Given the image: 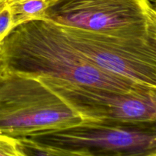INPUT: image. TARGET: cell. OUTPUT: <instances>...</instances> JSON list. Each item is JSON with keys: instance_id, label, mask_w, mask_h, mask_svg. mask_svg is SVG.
Here are the masks:
<instances>
[{"instance_id": "cell-1", "label": "cell", "mask_w": 156, "mask_h": 156, "mask_svg": "<svg viewBox=\"0 0 156 156\" xmlns=\"http://www.w3.org/2000/svg\"><path fill=\"white\" fill-rule=\"evenodd\" d=\"M0 60L14 71L75 85L118 92L151 88L98 68L69 43L56 24L42 18L15 27L0 44Z\"/></svg>"}, {"instance_id": "cell-2", "label": "cell", "mask_w": 156, "mask_h": 156, "mask_svg": "<svg viewBox=\"0 0 156 156\" xmlns=\"http://www.w3.org/2000/svg\"><path fill=\"white\" fill-rule=\"evenodd\" d=\"M82 121L38 76L0 65V134L21 138Z\"/></svg>"}, {"instance_id": "cell-3", "label": "cell", "mask_w": 156, "mask_h": 156, "mask_svg": "<svg viewBox=\"0 0 156 156\" xmlns=\"http://www.w3.org/2000/svg\"><path fill=\"white\" fill-rule=\"evenodd\" d=\"M43 19L110 36L156 42L152 0H50Z\"/></svg>"}, {"instance_id": "cell-4", "label": "cell", "mask_w": 156, "mask_h": 156, "mask_svg": "<svg viewBox=\"0 0 156 156\" xmlns=\"http://www.w3.org/2000/svg\"><path fill=\"white\" fill-rule=\"evenodd\" d=\"M41 145L89 156H156L155 123L84 120L74 126L26 136Z\"/></svg>"}, {"instance_id": "cell-5", "label": "cell", "mask_w": 156, "mask_h": 156, "mask_svg": "<svg viewBox=\"0 0 156 156\" xmlns=\"http://www.w3.org/2000/svg\"><path fill=\"white\" fill-rule=\"evenodd\" d=\"M56 25L69 43L98 68L156 88V42Z\"/></svg>"}, {"instance_id": "cell-6", "label": "cell", "mask_w": 156, "mask_h": 156, "mask_svg": "<svg viewBox=\"0 0 156 156\" xmlns=\"http://www.w3.org/2000/svg\"><path fill=\"white\" fill-rule=\"evenodd\" d=\"M39 78L83 120L131 123H155L156 120V88L118 92Z\"/></svg>"}, {"instance_id": "cell-7", "label": "cell", "mask_w": 156, "mask_h": 156, "mask_svg": "<svg viewBox=\"0 0 156 156\" xmlns=\"http://www.w3.org/2000/svg\"><path fill=\"white\" fill-rule=\"evenodd\" d=\"M50 2V0H15L10 2H7L12 11L14 28L31 20L43 19Z\"/></svg>"}, {"instance_id": "cell-8", "label": "cell", "mask_w": 156, "mask_h": 156, "mask_svg": "<svg viewBox=\"0 0 156 156\" xmlns=\"http://www.w3.org/2000/svg\"><path fill=\"white\" fill-rule=\"evenodd\" d=\"M16 139L18 141L20 150L24 156H89L82 152L39 144L26 137Z\"/></svg>"}, {"instance_id": "cell-9", "label": "cell", "mask_w": 156, "mask_h": 156, "mask_svg": "<svg viewBox=\"0 0 156 156\" xmlns=\"http://www.w3.org/2000/svg\"><path fill=\"white\" fill-rule=\"evenodd\" d=\"M12 11L8 2L0 8V44L13 30Z\"/></svg>"}, {"instance_id": "cell-10", "label": "cell", "mask_w": 156, "mask_h": 156, "mask_svg": "<svg viewBox=\"0 0 156 156\" xmlns=\"http://www.w3.org/2000/svg\"><path fill=\"white\" fill-rule=\"evenodd\" d=\"M0 156H24L16 138L0 134Z\"/></svg>"}, {"instance_id": "cell-11", "label": "cell", "mask_w": 156, "mask_h": 156, "mask_svg": "<svg viewBox=\"0 0 156 156\" xmlns=\"http://www.w3.org/2000/svg\"><path fill=\"white\" fill-rule=\"evenodd\" d=\"M6 2H7V0H0V8L2 7Z\"/></svg>"}, {"instance_id": "cell-12", "label": "cell", "mask_w": 156, "mask_h": 156, "mask_svg": "<svg viewBox=\"0 0 156 156\" xmlns=\"http://www.w3.org/2000/svg\"><path fill=\"white\" fill-rule=\"evenodd\" d=\"M13 1H15V0H7L8 2H13Z\"/></svg>"}, {"instance_id": "cell-13", "label": "cell", "mask_w": 156, "mask_h": 156, "mask_svg": "<svg viewBox=\"0 0 156 156\" xmlns=\"http://www.w3.org/2000/svg\"><path fill=\"white\" fill-rule=\"evenodd\" d=\"M152 2H154V3H155V0H152Z\"/></svg>"}, {"instance_id": "cell-14", "label": "cell", "mask_w": 156, "mask_h": 156, "mask_svg": "<svg viewBox=\"0 0 156 156\" xmlns=\"http://www.w3.org/2000/svg\"><path fill=\"white\" fill-rule=\"evenodd\" d=\"M0 65H1V60H0Z\"/></svg>"}]
</instances>
